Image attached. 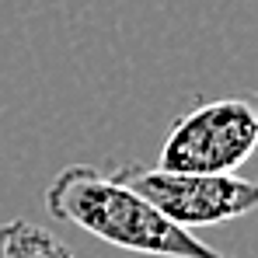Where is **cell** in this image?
Segmentation results:
<instances>
[{"label": "cell", "instance_id": "cell-3", "mask_svg": "<svg viewBox=\"0 0 258 258\" xmlns=\"http://www.w3.org/2000/svg\"><path fill=\"white\" fill-rule=\"evenodd\" d=\"M115 178L140 192L161 216L181 230L223 227L258 216V181L241 174H192L164 171L157 164H126Z\"/></svg>", "mask_w": 258, "mask_h": 258}, {"label": "cell", "instance_id": "cell-4", "mask_svg": "<svg viewBox=\"0 0 258 258\" xmlns=\"http://www.w3.org/2000/svg\"><path fill=\"white\" fill-rule=\"evenodd\" d=\"M0 258H77L49 227L32 220L0 223Z\"/></svg>", "mask_w": 258, "mask_h": 258}, {"label": "cell", "instance_id": "cell-1", "mask_svg": "<svg viewBox=\"0 0 258 258\" xmlns=\"http://www.w3.org/2000/svg\"><path fill=\"white\" fill-rule=\"evenodd\" d=\"M45 213L91 237L150 258H230L199 241L192 230L174 227L140 192L94 164H67L42 192Z\"/></svg>", "mask_w": 258, "mask_h": 258}, {"label": "cell", "instance_id": "cell-2", "mask_svg": "<svg viewBox=\"0 0 258 258\" xmlns=\"http://www.w3.org/2000/svg\"><path fill=\"white\" fill-rule=\"evenodd\" d=\"M258 154V91L213 98L181 112L168 129L157 168L192 174H237Z\"/></svg>", "mask_w": 258, "mask_h": 258}]
</instances>
